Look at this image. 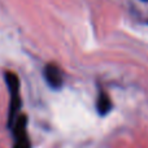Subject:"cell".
Segmentation results:
<instances>
[{"mask_svg": "<svg viewBox=\"0 0 148 148\" xmlns=\"http://www.w3.org/2000/svg\"><path fill=\"white\" fill-rule=\"evenodd\" d=\"M143 1H147V3H148V0H143Z\"/></svg>", "mask_w": 148, "mask_h": 148, "instance_id": "obj_5", "label": "cell"}, {"mask_svg": "<svg viewBox=\"0 0 148 148\" xmlns=\"http://www.w3.org/2000/svg\"><path fill=\"white\" fill-rule=\"evenodd\" d=\"M26 125H27V117L25 114H18L12 125L13 135H14L13 148H31L27 131H26Z\"/></svg>", "mask_w": 148, "mask_h": 148, "instance_id": "obj_2", "label": "cell"}, {"mask_svg": "<svg viewBox=\"0 0 148 148\" xmlns=\"http://www.w3.org/2000/svg\"><path fill=\"white\" fill-rule=\"evenodd\" d=\"M43 75L47 84L53 90H59L64 84V74L56 64H47L44 66Z\"/></svg>", "mask_w": 148, "mask_h": 148, "instance_id": "obj_3", "label": "cell"}, {"mask_svg": "<svg viewBox=\"0 0 148 148\" xmlns=\"http://www.w3.org/2000/svg\"><path fill=\"white\" fill-rule=\"evenodd\" d=\"M112 109V101H110L109 95L107 94L105 91L100 90L99 95H97L96 99V110L100 116H105L110 112Z\"/></svg>", "mask_w": 148, "mask_h": 148, "instance_id": "obj_4", "label": "cell"}, {"mask_svg": "<svg viewBox=\"0 0 148 148\" xmlns=\"http://www.w3.org/2000/svg\"><path fill=\"white\" fill-rule=\"evenodd\" d=\"M5 83L9 90V112H8V127H12L14 120L17 118L21 109V96H20V78L13 72L5 73Z\"/></svg>", "mask_w": 148, "mask_h": 148, "instance_id": "obj_1", "label": "cell"}]
</instances>
